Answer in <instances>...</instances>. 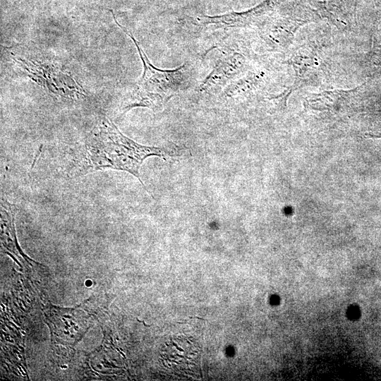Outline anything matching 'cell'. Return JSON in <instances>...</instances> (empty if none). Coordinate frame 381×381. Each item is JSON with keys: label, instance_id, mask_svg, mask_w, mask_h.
Here are the masks:
<instances>
[{"label": "cell", "instance_id": "1", "mask_svg": "<svg viewBox=\"0 0 381 381\" xmlns=\"http://www.w3.org/2000/svg\"><path fill=\"white\" fill-rule=\"evenodd\" d=\"M151 156L167 158L164 148L140 145L124 135L109 119L103 117L85 138L74 161L73 174L82 176L106 169L127 171L143 185L140 168Z\"/></svg>", "mask_w": 381, "mask_h": 381}, {"label": "cell", "instance_id": "2", "mask_svg": "<svg viewBox=\"0 0 381 381\" xmlns=\"http://www.w3.org/2000/svg\"><path fill=\"white\" fill-rule=\"evenodd\" d=\"M115 22L134 42L143 65V73L137 84L133 101L125 107V109L138 107L161 109L171 97L188 87L190 78L188 65L185 63L171 70L155 67L133 35L116 18Z\"/></svg>", "mask_w": 381, "mask_h": 381}, {"label": "cell", "instance_id": "3", "mask_svg": "<svg viewBox=\"0 0 381 381\" xmlns=\"http://www.w3.org/2000/svg\"><path fill=\"white\" fill-rule=\"evenodd\" d=\"M287 63L294 69V82L282 95L274 97V99L284 102V106L292 92L301 86L320 83L328 73L326 49L315 40L305 42L295 48Z\"/></svg>", "mask_w": 381, "mask_h": 381}, {"label": "cell", "instance_id": "4", "mask_svg": "<svg viewBox=\"0 0 381 381\" xmlns=\"http://www.w3.org/2000/svg\"><path fill=\"white\" fill-rule=\"evenodd\" d=\"M27 75L49 92L68 99L85 97L81 85L69 74L51 64L13 56Z\"/></svg>", "mask_w": 381, "mask_h": 381}, {"label": "cell", "instance_id": "5", "mask_svg": "<svg viewBox=\"0 0 381 381\" xmlns=\"http://www.w3.org/2000/svg\"><path fill=\"white\" fill-rule=\"evenodd\" d=\"M247 60L244 55L234 50L222 52L212 71L199 86L200 92H207L224 85L246 69Z\"/></svg>", "mask_w": 381, "mask_h": 381}, {"label": "cell", "instance_id": "6", "mask_svg": "<svg viewBox=\"0 0 381 381\" xmlns=\"http://www.w3.org/2000/svg\"><path fill=\"white\" fill-rule=\"evenodd\" d=\"M358 88L349 90H336L312 94L306 98V107L313 111L338 114L339 110L350 109Z\"/></svg>", "mask_w": 381, "mask_h": 381}, {"label": "cell", "instance_id": "7", "mask_svg": "<svg viewBox=\"0 0 381 381\" xmlns=\"http://www.w3.org/2000/svg\"><path fill=\"white\" fill-rule=\"evenodd\" d=\"M49 312V320L59 342L73 345L83 337V327L76 325V318L68 322L74 314L72 311L68 313L64 309L52 307Z\"/></svg>", "mask_w": 381, "mask_h": 381}]
</instances>
